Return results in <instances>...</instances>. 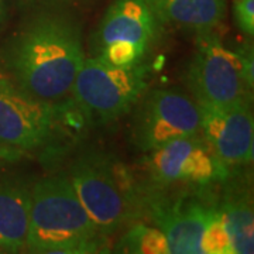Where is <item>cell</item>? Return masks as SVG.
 <instances>
[{
  "label": "cell",
  "mask_w": 254,
  "mask_h": 254,
  "mask_svg": "<svg viewBox=\"0 0 254 254\" xmlns=\"http://www.w3.org/2000/svg\"><path fill=\"white\" fill-rule=\"evenodd\" d=\"M147 168L158 185H208L229 177V165L200 134L175 138L150 151Z\"/></svg>",
  "instance_id": "obj_8"
},
{
  "label": "cell",
  "mask_w": 254,
  "mask_h": 254,
  "mask_svg": "<svg viewBox=\"0 0 254 254\" xmlns=\"http://www.w3.org/2000/svg\"><path fill=\"white\" fill-rule=\"evenodd\" d=\"M202 254H235L233 245L218 206H210L200 240Z\"/></svg>",
  "instance_id": "obj_16"
},
{
  "label": "cell",
  "mask_w": 254,
  "mask_h": 254,
  "mask_svg": "<svg viewBox=\"0 0 254 254\" xmlns=\"http://www.w3.org/2000/svg\"><path fill=\"white\" fill-rule=\"evenodd\" d=\"M68 177L100 236L116 233L144 210V192L120 164L105 154L81 155Z\"/></svg>",
  "instance_id": "obj_3"
},
{
  "label": "cell",
  "mask_w": 254,
  "mask_h": 254,
  "mask_svg": "<svg viewBox=\"0 0 254 254\" xmlns=\"http://www.w3.org/2000/svg\"><path fill=\"white\" fill-rule=\"evenodd\" d=\"M150 66L143 61L115 66L100 57L85 58L73 79L71 93L89 118L112 122L136 105L148 88Z\"/></svg>",
  "instance_id": "obj_5"
},
{
  "label": "cell",
  "mask_w": 254,
  "mask_h": 254,
  "mask_svg": "<svg viewBox=\"0 0 254 254\" xmlns=\"http://www.w3.org/2000/svg\"><path fill=\"white\" fill-rule=\"evenodd\" d=\"M218 208L232 240L235 254L253 253L254 216L249 195L232 192Z\"/></svg>",
  "instance_id": "obj_14"
},
{
  "label": "cell",
  "mask_w": 254,
  "mask_h": 254,
  "mask_svg": "<svg viewBox=\"0 0 254 254\" xmlns=\"http://www.w3.org/2000/svg\"><path fill=\"white\" fill-rule=\"evenodd\" d=\"M115 253L171 254L167 237L157 226L136 223L113 247Z\"/></svg>",
  "instance_id": "obj_15"
},
{
  "label": "cell",
  "mask_w": 254,
  "mask_h": 254,
  "mask_svg": "<svg viewBox=\"0 0 254 254\" xmlns=\"http://www.w3.org/2000/svg\"><path fill=\"white\" fill-rule=\"evenodd\" d=\"M4 17V4H3V0H0V23L3 21Z\"/></svg>",
  "instance_id": "obj_19"
},
{
  "label": "cell",
  "mask_w": 254,
  "mask_h": 254,
  "mask_svg": "<svg viewBox=\"0 0 254 254\" xmlns=\"http://www.w3.org/2000/svg\"><path fill=\"white\" fill-rule=\"evenodd\" d=\"M57 106L0 75V150L28 151L50 140Z\"/></svg>",
  "instance_id": "obj_7"
},
{
  "label": "cell",
  "mask_w": 254,
  "mask_h": 254,
  "mask_svg": "<svg viewBox=\"0 0 254 254\" xmlns=\"http://www.w3.org/2000/svg\"><path fill=\"white\" fill-rule=\"evenodd\" d=\"M85 58L81 28L60 13H41L31 18L4 51L11 81L50 103L71 93Z\"/></svg>",
  "instance_id": "obj_1"
},
{
  "label": "cell",
  "mask_w": 254,
  "mask_h": 254,
  "mask_svg": "<svg viewBox=\"0 0 254 254\" xmlns=\"http://www.w3.org/2000/svg\"><path fill=\"white\" fill-rule=\"evenodd\" d=\"M160 23L198 33L212 31L225 17L226 0H148Z\"/></svg>",
  "instance_id": "obj_13"
},
{
  "label": "cell",
  "mask_w": 254,
  "mask_h": 254,
  "mask_svg": "<svg viewBox=\"0 0 254 254\" xmlns=\"http://www.w3.org/2000/svg\"><path fill=\"white\" fill-rule=\"evenodd\" d=\"M0 253H4V252H3V249H1V247H0Z\"/></svg>",
  "instance_id": "obj_20"
},
{
  "label": "cell",
  "mask_w": 254,
  "mask_h": 254,
  "mask_svg": "<svg viewBox=\"0 0 254 254\" xmlns=\"http://www.w3.org/2000/svg\"><path fill=\"white\" fill-rule=\"evenodd\" d=\"M233 17L236 26L247 36L254 34V0H235Z\"/></svg>",
  "instance_id": "obj_18"
},
{
  "label": "cell",
  "mask_w": 254,
  "mask_h": 254,
  "mask_svg": "<svg viewBox=\"0 0 254 254\" xmlns=\"http://www.w3.org/2000/svg\"><path fill=\"white\" fill-rule=\"evenodd\" d=\"M145 53L147 50L131 43H112L100 48L98 57L115 66H130L141 63Z\"/></svg>",
  "instance_id": "obj_17"
},
{
  "label": "cell",
  "mask_w": 254,
  "mask_h": 254,
  "mask_svg": "<svg viewBox=\"0 0 254 254\" xmlns=\"http://www.w3.org/2000/svg\"><path fill=\"white\" fill-rule=\"evenodd\" d=\"M68 175L41 178L31 188L26 247L31 253H96L102 243Z\"/></svg>",
  "instance_id": "obj_2"
},
{
  "label": "cell",
  "mask_w": 254,
  "mask_h": 254,
  "mask_svg": "<svg viewBox=\"0 0 254 254\" xmlns=\"http://www.w3.org/2000/svg\"><path fill=\"white\" fill-rule=\"evenodd\" d=\"M131 122V137L138 150L150 153L165 143L200 134L196 100L177 89H155L138 99Z\"/></svg>",
  "instance_id": "obj_6"
},
{
  "label": "cell",
  "mask_w": 254,
  "mask_h": 254,
  "mask_svg": "<svg viewBox=\"0 0 254 254\" xmlns=\"http://www.w3.org/2000/svg\"><path fill=\"white\" fill-rule=\"evenodd\" d=\"M31 208V190L17 181L0 182V247L18 253L26 247Z\"/></svg>",
  "instance_id": "obj_12"
},
{
  "label": "cell",
  "mask_w": 254,
  "mask_h": 254,
  "mask_svg": "<svg viewBox=\"0 0 254 254\" xmlns=\"http://www.w3.org/2000/svg\"><path fill=\"white\" fill-rule=\"evenodd\" d=\"M185 82L199 105L249 103L253 89V57L229 50L210 31L199 33Z\"/></svg>",
  "instance_id": "obj_4"
},
{
  "label": "cell",
  "mask_w": 254,
  "mask_h": 254,
  "mask_svg": "<svg viewBox=\"0 0 254 254\" xmlns=\"http://www.w3.org/2000/svg\"><path fill=\"white\" fill-rule=\"evenodd\" d=\"M144 210L165 235L171 254H202L200 240L210 206L198 200L145 196Z\"/></svg>",
  "instance_id": "obj_10"
},
{
  "label": "cell",
  "mask_w": 254,
  "mask_h": 254,
  "mask_svg": "<svg viewBox=\"0 0 254 254\" xmlns=\"http://www.w3.org/2000/svg\"><path fill=\"white\" fill-rule=\"evenodd\" d=\"M158 23L148 0H113L96 31V48L99 51L112 43H131L147 50Z\"/></svg>",
  "instance_id": "obj_11"
},
{
  "label": "cell",
  "mask_w": 254,
  "mask_h": 254,
  "mask_svg": "<svg viewBox=\"0 0 254 254\" xmlns=\"http://www.w3.org/2000/svg\"><path fill=\"white\" fill-rule=\"evenodd\" d=\"M199 110L200 136L223 163L232 167L253 160L254 123L249 103L199 105Z\"/></svg>",
  "instance_id": "obj_9"
}]
</instances>
